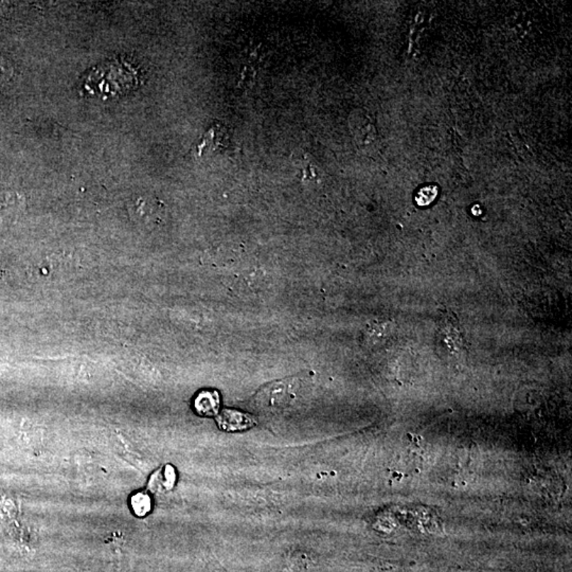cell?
Wrapping results in <instances>:
<instances>
[{
  "label": "cell",
  "mask_w": 572,
  "mask_h": 572,
  "mask_svg": "<svg viewBox=\"0 0 572 572\" xmlns=\"http://www.w3.org/2000/svg\"><path fill=\"white\" fill-rule=\"evenodd\" d=\"M138 86V72L121 60L99 64L89 69L80 82L83 95L104 100L126 95Z\"/></svg>",
  "instance_id": "6da1fadb"
},
{
  "label": "cell",
  "mask_w": 572,
  "mask_h": 572,
  "mask_svg": "<svg viewBox=\"0 0 572 572\" xmlns=\"http://www.w3.org/2000/svg\"><path fill=\"white\" fill-rule=\"evenodd\" d=\"M216 421H218L220 430L229 432L249 430V428L254 427L257 423L254 417L248 413L232 410V409H225L222 413L218 415Z\"/></svg>",
  "instance_id": "7a4b0ae2"
},
{
  "label": "cell",
  "mask_w": 572,
  "mask_h": 572,
  "mask_svg": "<svg viewBox=\"0 0 572 572\" xmlns=\"http://www.w3.org/2000/svg\"><path fill=\"white\" fill-rule=\"evenodd\" d=\"M194 407L201 415H214L220 408V396L215 391H201L195 398Z\"/></svg>",
  "instance_id": "3957f363"
},
{
  "label": "cell",
  "mask_w": 572,
  "mask_h": 572,
  "mask_svg": "<svg viewBox=\"0 0 572 572\" xmlns=\"http://www.w3.org/2000/svg\"><path fill=\"white\" fill-rule=\"evenodd\" d=\"M175 482V472L172 466H167L162 470L158 471L150 481V488L154 492H162L173 488Z\"/></svg>",
  "instance_id": "277c9868"
},
{
  "label": "cell",
  "mask_w": 572,
  "mask_h": 572,
  "mask_svg": "<svg viewBox=\"0 0 572 572\" xmlns=\"http://www.w3.org/2000/svg\"><path fill=\"white\" fill-rule=\"evenodd\" d=\"M130 503H132L133 511L136 515L145 516L151 511V498L145 493H138V494L134 495Z\"/></svg>",
  "instance_id": "5b68a950"
},
{
  "label": "cell",
  "mask_w": 572,
  "mask_h": 572,
  "mask_svg": "<svg viewBox=\"0 0 572 572\" xmlns=\"http://www.w3.org/2000/svg\"><path fill=\"white\" fill-rule=\"evenodd\" d=\"M438 196V188L436 186H426L417 192L415 201L421 207L430 205Z\"/></svg>",
  "instance_id": "8992f818"
},
{
  "label": "cell",
  "mask_w": 572,
  "mask_h": 572,
  "mask_svg": "<svg viewBox=\"0 0 572 572\" xmlns=\"http://www.w3.org/2000/svg\"><path fill=\"white\" fill-rule=\"evenodd\" d=\"M4 61H2V59H0V81H1L2 79L4 78V76H6V74H4Z\"/></svg>",
  "instance_id": "52a82bcc"
}]
</instances>
